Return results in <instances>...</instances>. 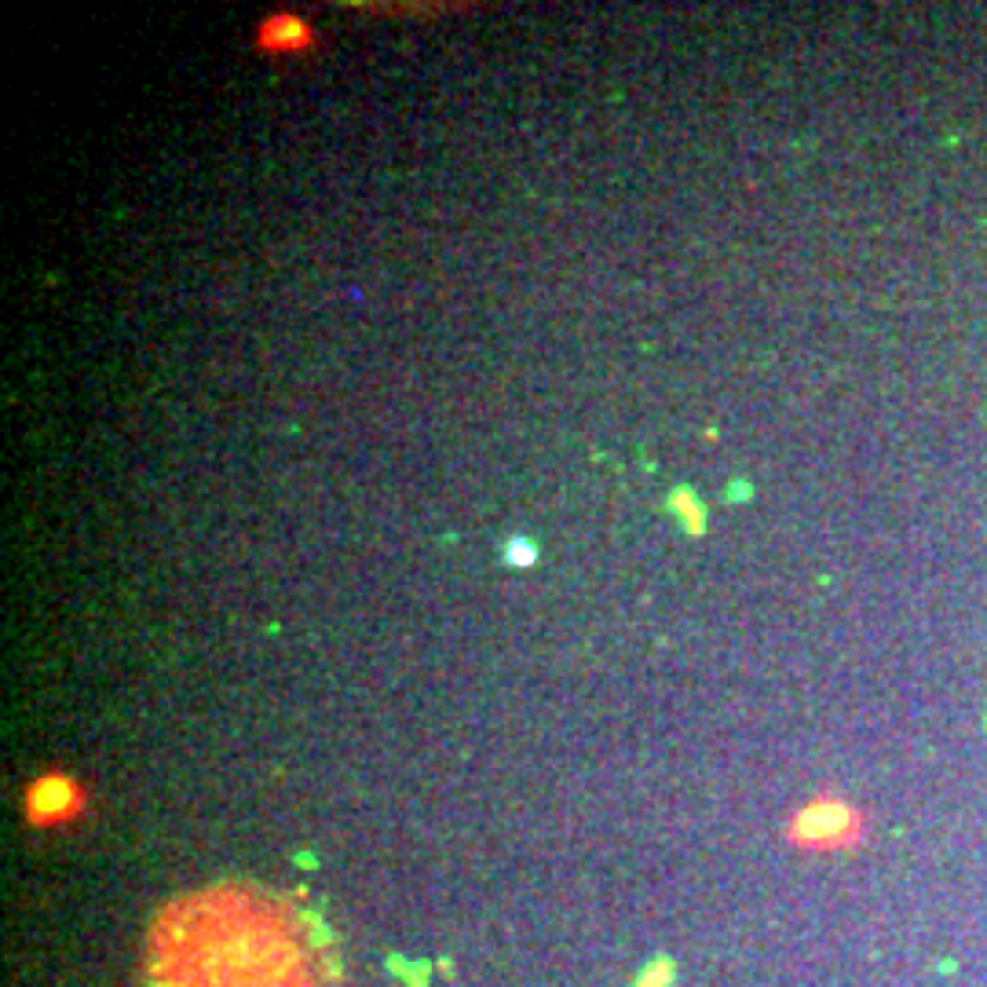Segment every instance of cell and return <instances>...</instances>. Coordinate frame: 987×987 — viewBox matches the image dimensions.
Returning <instances> with one entry per match:
<instances>
[{
	"instance_id": "obj_2",
	"label": "cell",
	"mask_w": 987,
	"mask_h": 987,
	"mask_svg": "<svg viewBox=\"0 0 987 987\" xmlns=\"http://www.w3.org/2000/svg\"><path fill=\"white\" fill-rule=\"evenodd\" d=\"M856 830H860V816L852 812V805H845L838 798L812 801L794 819V838L805 841V845H816V849L845 845Z\"/></svg>"
},
{
	"instance_id": "obj_3",
	"label": "cell",
	"mask_w": 987,
	"mask_h": 987,
	"mask_svg": "<svg viewBox=\"0 0 987 987\" xmlns=\"http://www.w3.org/2000/svg\"><path fill=\"white\" fill-rule=\"evenodd\" d=\"M74 805H77V790H74V783H66L63 776L41 779V783L34 787V794H30V812H34L37 819H59V816H66Z\"/></svg>"
},
{
	"instance_id": "obj_6",
	"label": "cell",
	"mask_w": 987,
	"mask_h": 987,
	"mask_svg": "<svg viewBox=\"0 0 987 987\" xmlns=\"http://www.w3.org/2000/svg\"><path fill=\"white\" fill-rule=\"evenodd\" d=\"M538 560V549L527 542V538H516L513 545H509V564H516V567H531Z\"/></svg>"
},
{
	"instance_id": "obj_1",
	"label": "cell",
	"mask_w": 987,
	"mask_h": 987,
	"mask_svg": "<svg viewBox=\"0 0 987 987\" xmlns=\"http://www.w3.org/2000/svg\"><path fill=\"white\" fill-rule=\"evenodd\" d=\"M154 987H330L333 965L308 914L260 889L176 900L147 943Z\"/></svg>"
},
{
	"instance_id": "obj_5",
	"label": "cell",
	"mask_w": 987,
	"mask_h": 987,
	"mask_svg": "<svg viewBox=\"0 0 987 987\" xmlns=\"http://www.w3.org/2000/svg\"><path fill=\"white\" fill-rule=\"evenodd\" d=\"M669 509L680 516V524H684L691 534H702L706 516H702V505H698V498H695L691 490H673V494H669Z\"/></svg>"
},
{
	"instance_id": "obj_4",
	"label": "cell",
	"mask_w": 987,
	"mask_h": 987,
	"mask_svg": "<svg viewBox=\"0 0 987 987\" xmlns=\"http://www.w3.org/2000/svg\"><path fill=\"white\" fill-rule=\"evenodd\" d=\"M260 45L271 52H300L311 45V26L297 15H275L260 30Z\"/></svg>"
}]
</instances>
